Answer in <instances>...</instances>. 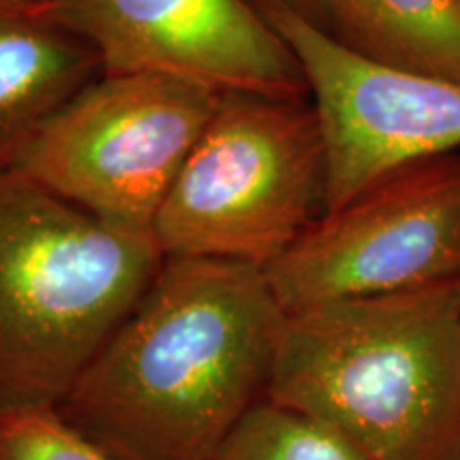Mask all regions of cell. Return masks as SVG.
Segmentation results:
<instances>
[{
	"mask_svg": "<svg viewBox=\"0 0 460 460\" xmlns=\"http://www.w3.org/2000/svg\"><path fill=\"white\" fill-rule=\"evenodd\" d=\"M326 211V147L307 99L224 92L154 222L166 258L269 264Z\"/></svg>",
	"mask_w": 460,
	"mask_h": 460,
	"instance_id": "obj_4",
	"label": "cell"
},
{
	"mask_svg": "<svg viewBox=\"0 0 460 460\" xmlns=\"http://www.w3.org/2000/svg\"><path fill=\"white\" fill-rule=\"evenodd\" d=\"M305 20L320 26L322 31L331 32L332 26V0H281Z\"/></svg>",
	"mask_w": 460,
	"mask_h": 460,
	"instance_id": "obj_13",
	"label": "cell"
},
{
	"mask_svg": "<svg viewBox=\"0 0 460 460\" xmlns=\"http://www.w3.org/2000/svg\"><path fill=\"white\" fill-rule=\"evenodd\" d=\"M224 92L158 73H102L65 102L9 169L88 214L147 230Z\"/></svg>",
	"mask_w": 460,
	"mask_h": 460,
	"instance_id": "obj_5",
	"label": "cell"
},
{
	"mask_svg": "<svg viewBox=\"0 0 460 460\" xmlns=\"http://www.w3.org/2000/svg\"><path fill=\"white\" fill-rule=\"evenodd\" d=\"M458 460H460V458H458Z\"/></svg>",
	"mask_w": 460,
	"mask_h": 460,
	"instance_id": "obj_16",
	"label": "cell"
},
{
	"mask_svg": "<svg viewBox=\"0 0 460 460\" xmlns=\"http://www.w3.org/2000/svg\"><path fill=\"white\" fill-rule=\"evenodd\" d=\"M211 460H367L348 441L301 413L261 401Z\"/></svg>",
	"mask_w": 460,
	"mask_h": 460,
	"instance_id": "obj_11",
	"label": "cell"
},
{
	"mask_svg": "<svg viewBox=\"0 0 460 460\" xmlns=\"http://www.w3.org/2000/svg\"><path fill=\"white\" fill-rule=\"evenodd\" d=\"M102 73H158L220 92L307 99L296 56L254 0H45Z\"/></svg>",
	"mask_w": 460,
	"mask_h": 460,
	"instance_id": "obj_8",
	"label": "cell"
},
{
	"mask_svg": "<svg viewBox=\"0 0 460 460\" xmlns=\"http://www.w3.org/2000/svg\"><path fill=\"white\" fill-rule=\"evenodd\" d=\"M331 34L376 65L460 82V0H332Z\"/></svg>",
	"mask_w": 460,
	"mask_h": 460,
	"instance_id": "obj_10",
	"label": "cell"
},
{
	"mask_svg": "<svg viewBox=\"0 0 460 460\" xmlns=\"http://www.w3.org/2000/svg\"><path fill=\"white\" fill-rule=\"evenodd\" d=\"M458 284L286 312L264 401L367 460H458Z\"/></svg>",
	"mask_w": 460,
	"mask_h": 460,
	"instance_id": "obj_2",
	"label": "cell"
},
{
	"mask_svg": "<svg viewBox=\"0 0 460 460\" xmlns=\"http://www.w3.org/2000/svg\"><path fill=\"white\" fill-rule=\"evenodd\" d=\"M99 75L96 51L41 4L0 0V169Z\"/></svg>",
	"mask_w": 460,
	"mask_h": 460,
	"instance_id": "obj_9",
	"label": "cell"
},
{
	"mask_svg": "<svg viewBox=\"0 0 460 460\" xmlns=\"http://www.w3.org/2000/svg\"><path fill=\"white\" fill-rule=\"evenodd\" d=\"M26 3H37V4H41V3H45V0H26Z\"/></svg>",
	"mask_w": 460,
	"mask_h": 460,
	"instance_id": "obj_14",
	"label": "cell"
},
{
	"mask_svg": "<svg viewBox=\"0 0 460 460\" xmlns=\"http://www.w3.org/2000/svg\"><path fill=\"white\" fill-rule=\"evenodd\" d=\"M286 312L460 281V152L405 164L264 269Z\"/></svg>",
	"mask_w": 460,
	"mask_h": 460,
	"instance_id": "obj_6",
	"label": "cell"
},
{
	"mask_svg": "<svg viewBox=\"0 0 460 460\" xmlns=\"http://www.w3.org/2000/svg\"><path fill=\"white\" fill-rule=\"evenodd\" d=\"M284 318L264 269L164 258L58 418L111 460H211L264 399Z\"/></svg>",
	"mask_w": 460,
	"mask_h": 460,
	"instance_id": "obj_1",
	"label": "cell"
},
{
	"mask_svg": "<svg viewBox=\"0 0 460 460\" xmlns=\"http://www.w3.org/2000/svg\"><path fill=\"white\" fill-rule=\"evenodd\" d=\"M164 258L154 233L0 169V418L56 410Z\"/></svg>",
	"mask_w": 460,
	"mask_h": 460,
	"instance_id": "obj_3",
	"label": "cell"
},
{
	"mask_svg": "<svg viewBox=\"0 0 460 460\" xmlns=\"http://www.w3.org/2000/svg\"><path fill=\"white\" fill-rule=\"evenodd\" d=\"M296 56L326 147V211L418 160L460 152V82L367 60L281 0H254Z\"/></svg>",
	"mask_w": 460,
	"mask_h": 460,
	"instance_id": "obj_7",
	"label": "cell"
},
{
	"mask_svg": "<svg viewBox=\"0 0 460 460\" xmlns=\"http://www.w3.org/2000/svg\"><path fill=\"white\" fill-rule=\"evenodd\" d=\"M0 460H111L62 424L56 410L0 418Z\"/></svg>",
	"mask_w": 460,
	"mask_h": 460,
	"instance_id": "obj_12",
	"label": "cell"
},
{
	"mask_svg": "<svg viewBox=\"0 0 460 460\" xmlns=\"http://www.w3.org/2000/svg\"><path fill=\"white\" fill-rule=\"evenodd\" d=\"M458 295H460V284H458Z\"/></svg>",
	"mask_w": 460,
	"mask_h": 460,
	"instance_id": "obj_15",
	"label": "cell"
}]
</instances>
